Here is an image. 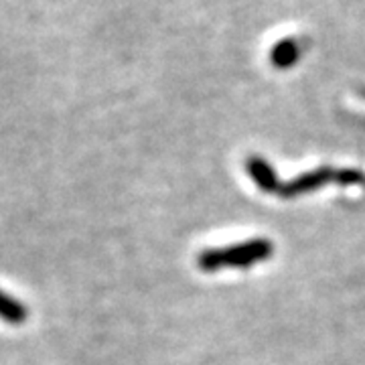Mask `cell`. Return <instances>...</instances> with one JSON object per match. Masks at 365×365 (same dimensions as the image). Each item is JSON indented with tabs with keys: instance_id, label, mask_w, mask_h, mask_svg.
I'll return each instance as SVG.
<instances>
[{
	"instance_id": "5b68a950",
	"label": "cell",
	"mask_w": 365,
	"mask_h": 365,
	"mask_svg": "<svg viewBox=\"0 0 365 365\" xmlns=\"http://www.w3.org/2000/svg\"><path fill=\"white\" fill-rule=\"evenodd\" d=\"M300 57V47L299 43L294 39H282L278 41L272 47V53H270V59L272 63L278 69H288L292 67Z\"/></svg>"
},
{
	"instance_id": "6da1fadb",
	"label": "cell",
	"mask_w": 365,
	"mask_h": 365,
	"mask_svg": "<svg viewBox=\"0 0 365 365\" xmlns=\"http://www.w3.org/2000/svg\"><path fill=\"white\" fill-rule=\"evenodd\" d=\"M274 244L266 237H256L242 244H234L227 248L205 250L199 254L197 266L203 272H215L223 268H248L258 262L272 258Z\"/></svg>"
},
{
	"instance_id": "3957f363",
	"label": "cell",
	"mask_w": 365,
	"mask_h": 365,
	"mask_svg": "<svg viewBox=\"0 0 365 365\" xmlns=\"http://www.w3.org/2000/svg\"><path fill=\"white\" fill-rule=\"evenodd\" d=\"M246 169H248L250 177L260 187V191L274 195V191H276L280 181H278L276 170L272 169V165L268 160H264L262 157H252L246 160Z\"/></svg>"
},
{
	"instance_id": "7a4b0ae2",
	"label": "cell",
	"mask_w": 365,
	"mask_h": 365,
	"mask_svg": "<svg viewBox=\"0 0 365 365\" xmlns=\"http://www.w3.org/2000/svg\"><path fill=\"white\" fill-rule=\"evenodd\" d=\"M327 182H339L341 187H349V185H364L365 175L357 169H331V167H323V169H314L300 175L297 179L288 182H278L274 195L284 197V199H292V197L304 195L321 189Z\"/></svg>"
},
{
	"instance_id": "277c9868",
	"label": "cell",
	"mask_w": 365,
	"mask_h": 365,
	"mask_svg": "<svg viewBox=\"0 0 365 365\" xmlns=\"http://www.w3.org/2000/svg\"><path fill=\"white\" fill-rule=\"evenodd\" d=\"M26 319H29V309L25 304L0 288V321L9 325H23L26 323Z\"/></svg>"
}]
</instances>
